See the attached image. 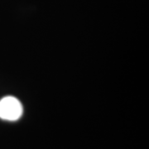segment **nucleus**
I'll use <instances>...</instances> for the list:
<instances>
[{
  "mask_svg": "<svg viewBox=\"0 0 149 149\" xmlns=\"http://www.w3.org/2000/svg\"><path fill=\"white\" fill-rule=\"evenodd\" d=\"M23 108L21 102L13 96H6L0 100V118L16 121L21 118Z\"/></svg>",
  "mask_w": 149,
  "mask_h": 149,
  "instance_id": "1",
  "label": "nucleus"
}]
</instances>
